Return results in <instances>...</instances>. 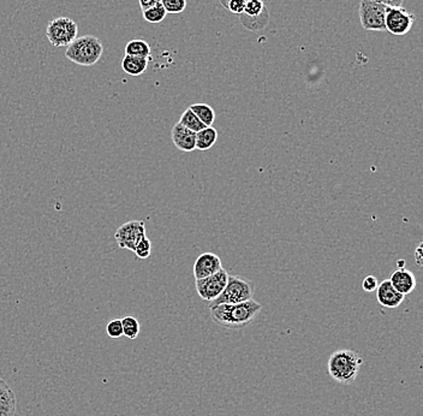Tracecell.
<instances>
[{
  "mask_svg": "<svg viewBox=\"0 0 423 416\" xmlns=\"http://www.w3.org/2000/svg\"><path fill=\"white\" fill-rule=\"evenodd\" d=\"M262 305L254 298L236 305L210 307V319L226 330H242L249 326L261 313Z\"/></svg>",
  "mask_w": 423,
  "mask_h": 416,
  "instance_id": "1",
  "label": "cell"
},
{
  "mask_svg": "<svg viewBox=\"0 0 423 416\" xmlns=\"http://www.w3.org/2000/svg\"><path fill=\"white\" fill-rule=\"evenodd\" d=\"M362 364V357L356 351L341 349L330 356L328 374L339 384L351 385L357 379Z\"/></svg>",
  "mask_w": 423,
  "mask_h": 416,
  "instance_id": "2",
  "label": "cell"
},
{
  "mask_svg": "<svg viewBox=\"0 0 423 416\" xmlns=\"http://www.w3.org/2000/svg\"><path fill=\"white\" fill-rule=\"evenodd\" d=\"M104 46L96 36H84L77 38L68 46L66 57L77 66H92L100 61Z\"/></svg>",
  "mask_w": 423,
  "mask_h": 416,
  "instance_id": "3",
  "label": "cell"
},
{
  "mask_svg": "<svg viewBox=\"0 0 423 416\" xmlns=\"http://www.w3.org/2000/svg\"><path fill=\"white\" fill-rule=\"evenodd\" d=\"M254 293H255V286L252 282L238 276H229L225 289L219 295L218 298L210 302V308L218 305L245 302L253 298Z\"/></svg>",
  "mask_w": 423,
  "mask_h": 416,
  "instance_id": "4",
  "label": "cell"
},
{
  "mask_svg": "<svg viewBox=\"0 0 423 416\" xmlns=\"http://www.w3.org/2000/svg\"><path fill=\"white\" fill-rule=\"evenodd\" d=\"M79 26L69 17L54 18L48 23L46 36L54 47H68L77 39Z\"/></svg>",
  "mask_w": 423,
  "mask_h": 416,
  "instance_id": "5",
  "label": "cell"
},
{
  "mask_svg": "<svg viewBox=\"0 0 423 416\" xmlns=\"http://www.w3.org/2000/svg\"><path fill=\"white\" fill-rule=\"evenodd\" d=\"M388 6L373 0H362L358 9L360 22L363 29L369 31H386V13Z\"/></svg>",
  "mask_w": 423,
  "mask_h": 416,
  "instance_id": "6",
  "label": "cell"
},
{
  "mask_svg": "<svg viewBox=\"0 0 423 416\" xmlns=\"http://www.w3.org/2000/svg\"><path fill=\"white\" fill-rule=\"evenodd\" d=\"M416 16L409 10L399 8H388L386 13V31L394 36H406L413 29Z\"/></svg>",
  "mask_w": 423,
  "mask_h": 416,
  "instance_id": "7",
  "label": "cell"
},
{
  "mask_svg": "<svg viewBox=\"0 0 423 416\" xmlns=\"http://www.w3.org/2000/svg\"><path fill=\"white\" fill-rule=\"evenodd\" d=\"M229 276L230 275L227 273L226 270L222 268L215 275L206 277L202 279H197L195 286H197V294L203 301L212 302L215 298H218L219 295L223 293V290L226 286Z\"/></svg>",
  "mask_w": 423,
  "mask_h": 416,
  "instance_id": "8",
  "label": "cell"
},
{
  "mask_svg": "<svg viewBox=\"0 0 423 416\" xmlns=\"http://www.w3.org/2000/svg\"><path fill=\"white\" fill-rule=\"evenodd\" d=\"M146 237V224L144 220H131L123 224L114 233L118 247L134 252L139 242Z\"/></svg>",
  "mask_w": 423,
  "mask_h": 416,
  "instance_id": "9",
  "label": "cell"
},
{
  "mask_svg": "<svg viewBox=\"0 0 423 416\" xmlns=\"http://www.w3.org/2000/svg\"><path fill=\"white\" fill-rule=\"evenodd\" d=\"M223 268V263L218 255L214 253H203L199 255L195 263H194V277L195 279H202L206 277L215 275Z\"/></svg>",
  "mask_w": 423,
  "mask_h": 416,
  "instance_id": "10",
  "label": "cell"
},
{
  "mask_svg": "<svg viewBox=\"0 0 423 416\" xmlns=\"http://www.w3.org/2000/svg\"><path fill=\"white\" fill-rule=\"evenodd\" d=\"M406 298V295L401 294L390 279L380 283L376 289V300L383 307L386 308H398Z\"/></svg>",
  "mask_w": 423,
  "mask_h": 416,
  "instance_id": "11",
  "label": "cell"
},
{
  "mask_svg": "<svg viewBox=\"0 0 423 416\" xmlns=\"http://www.w3.org/2000/svg\"><path fill=\"white\" fill-rule=\"evenodd\" d=\"M171 139L174 145L182 152H192L197 149V132L189 130L180 123H177L171 130Z\"/></svg>",
  "mask_w": 423,
  "mask_h": 416,
  "instance_id": "12",
  "label": "cell"
},
{
  "mask_svg": "<svg viewBox=\"0 0 423 416\" xmlns=\"http://www.w3.org/2000/svg\"><path fill=\"white\" fill-rule=\"evenodd\" d=\"M390 281L393 286L403 295H409L414 291L417 284L416 277L413 272L406 268H398L397 271L393 272Z\"/></svg>",
  "mask_w": 423,
  "mask_h": 416,
  "instance_id": "13",
  "label": "cell"
},
{
  "mask_svg": "<svg viewBox=\"0 0 423 416\" xmlns=\"http://www.w3.org/2000/svg\"><path fill=\"white\" fill-rule=\"evenodd\" d=\"M17 399L8 383L0 378V416H15Z\"/></svg>",
  "mask_w": 423,
  "mask_h": 416,
  "instance_id": "14",
  "label": "cell"
},
{
  "mask_svg": "<svg viewBox=\"0 0 423 416\" xmlns=\"http://www.w3.org/2000/svg\"><path fill=\"white\" fill-rule=\"evenodd\" d=\"M149 64V58L135 57L125 54L122 61V69L125 74L130 76H140L147 70Z\"/></svg>",
  "mask_w": 423,
  "mask_h": 416,
  "instance_id": "15",
  "label": "cell"
},
{
  "mask_svg": "<svg viewBox=\"0 0 423 416\" xmlns=\"http://www.w3.org/2000/svg\"><path fill=\"white\" fill-rule=\"evenodd\" d=\"M218 140V132L213 127H206L201 132H197V151H208L212 148Z\"/></svg>",
  "mask_w": 423,
  "mask_h": 416,
  "instance_id": "16",
  "label": "cell"
},
{
  "mask_svg": "<svg viewBox=\"0 0 423 416\" xmlns=\"http://www.w3.org/2000/svg\"><path fill=\"white\" fill-rule=\"evenodd\" d=\"M189 109L197 114V118L200 119L206 127L213 125L214 121H215V112L210 105H207L205 102H199V104L190 106Z\"/></svg>",
  "mask_w": 423,
  "mask_h": 416,
  "instance_id": "17",
  "label": "cell"
},
{
  "mask_svg": "<svg viewBox=\"0 0 423 416\" xmlns=\"http://www.w3.org/2000/svg\"><path fill=\"white\" fill-rule=\"evenodd\" d=\"M125 54L135 56V57L149 58L151 46L144 40H131L125 46Z\"/></svg>",
  "mask_w": 423,
  "mask_h": 416,
  "instance_id": "18",
  "label": "cell"
},
{
  "mask_svg": "<svg viewBox=\"0 0 423 416\" xmlns=\"http://www.w3.org/2000/svg\"><path fill=\"white\" fill-rule=\"evenodd\" d=\"M179 123L194 132H201L202 129H205L206 128L205 124L201 122L200 119L197 118V114H194L190 109H187V110L184 111L183 114L180 116Z\"/></svg>",
  "mask_w": 423,
  "mask_h": 416,
  "instance_id": "19",
  "label": "cell"
},
{
  "mask_svg": "<svg viewBox=\"0 0 423 416\" xmlns=\"http://www.w3.org/2000/svg\"><path fill=\"white\" fill-rule=\"evenodd\" d=\"M123 336L129 339H136L140 334V323L135 316H128L122 319Z\"/></svg>",
  "mask_w": 423,
  "mask_h": 416,
  "instance_id": "20",
  "label": "cell"
},
{
  "mask_svg": "<svg viewBox=\"0 0 423 416\" xmlns=\"http://www.w3.org/2000/svg\"><path fill=\"white\" fill-rule=\"evenodd\" d=\"M166 15H167V13H166L165 8L162 6V3L154 5L152 8H149V9L144 10V21L152 23V24H157V23L162 22L166 18Z\"/></svg>",
  "mask_w": 423,
  "mask_h": 416,
  "instance_id": "21",
  "label": "cell"
},
{
  "mask_svg": "<svg viewBox=\"0 0 423 416\" xmlns=\"http://www.w3.org/2000/svg\"><path fill=\"white\" fill-rule=\"evenodd\" d=\"M265 10L266 9L262 0H247L243 15L250 18L259 17Z\"/></svg>",
  "mask_w": 423,
  "mask_h": 416,
  "instance_id": "22",
  "label": "cell"
},
{
  "mask_svg": "<svg viewBox=\"0 0 423 416\" xmlns=\"http://www.w3.org/2000/svg\"><path fill=\"white\" fill-rule=\"evenodd\" d=\"M136 256L139 259H148L152 254V242L147 236L142 238L139 245H136L135 250H134Z\"/></svg>",
  "mask_w": 423,
  "mask_h": 416,
  "instance_id": "23",
  "label": "cell"
},
{
  "mask_svg": "<svg viewBox=\"0 0 423 416\" xmlns=\"http://www.w3.org/2000/svg\"><path fill=\"white\" fill-rule=\"evenodd\" d=\"M162 4L167 13H180L187 8V0H162Z\"/></svg>",
  "mask_w": 423,
  "mask_h": 416,
  "instance_id": "24",
  "label": "cell"
},
{
  "mask_svg": "<svg viewBox=\"0 0 423 416\" xmlns=\"http://www.w3.org/2000/svg\"><path fill=\"white\" fill-rule=\"evenodd\" d=\"M106 333L109 338L118 339L123 336V324L122 319H114L109 321L106 326Z\"/></svg>",
  "mask_w": 423,
  "mask_h": 416,
  "instance_id": "25",
  "label": "cell"
},
{
  "mask_svg": "<svg viewBox=\"0 0 423 416\" xmlns=\"http://www.w3.org/2000/svg\"><path fill=\"white\" fill-rule=\"evenodd\" d=\"M245 4L247 0H229L225 8L235 15H242L245 13Z\"/></svg>",
  "mask_w": 423,
  "mask_h": 416,
  "instance_id": "26",
  "label": "cell"
},
{
  "mask_svg": "<svg viewBox=\"0 0 423 416\" xmlns=\"http://www.w3.org/2000/svg\"><path fill=\"white\" fill-rule=\"evenodd\" d=\"M378 286H379V282H378V278L374 276H367L362 282V289L366 291V293H373V291H376L378 289Z\"/></svg>",
  "mask_w": 423,
  "mask_h": 416,
  "instance_id": "27",
  "label": "cell"
},
{
  "mask_svg": "<svg viewBox=\"0 0 423 416\" xmlns=\"http://www.w3.org/2000/svg\"><path fill=\"white\" fill-rule=\"evenodd\" d=\"M415 263L420 266V268H423V241L417 245V248L415 249Z\"/></svg>",
  "mask_w": 423,
  "mask_h": 416,
  "instance_id": "28",
  "label": "cell"
},
{
  "mask_svg": "<svg viewBox=\"0 0 423 416\" xmlns=\"http://www.w3.org/2000/svg\"><path fill=\"white\" fill-rule=\"evenodd\" d=\"M373 1L386 5L388 8H399V6L403 5L404 0H373Z\"/></svg>",
  "mask_w": 423,
  "mask_h": 416,
  "instance_id": "29",
  "label": "cell"
},
{
  "mask_svg": "<svg viewBox=\"0 0 423 416\" xmlns=\"http://www.w3.org/2000/svg\"><path fill=\"white\" fill-rule=\"evenodd\" d=\"M139 3H140L141 9H142V11H144V10L152 8L154 5L162 3V0H139Z\"/></svg>",
  "mask_w": 423,
  "mask_h": 416,
  "instance_id": "30",
  "label": "cell"
},
{
  "mask_svg": "<svg viewBox=\"0 0 423 416\" xmlns=\"http://www.w3.org/2000/svg\"><path fill=\"white\" fill-rule=\"evenodd\" d=\"M227 1H229V0H220V3H222V5H223L224 8L226 6Z\"/></svg>",
  "mask_w": 423,
  "mask_h": 416,
  "instance_id": "31",
  "label": "cell"
}]
</instances>
